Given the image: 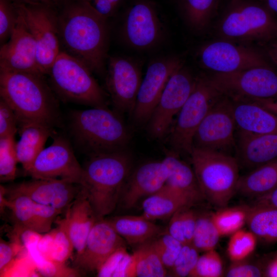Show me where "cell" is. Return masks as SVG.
<instances>
[{"label": "cell", "instance_id": "29", "mask_svg": "<svg viewBox=\"0 0 277 277\" xmlns=\"http://www.w3.org/2000/svg\"><path fill=\"white\" fill-rule=\"evenodd\" d=\"M277 188V158L240 176L236 192L257 197Z\"/></svg>", "mask_w": 277, "mask_h": 277}, {"label": "cell", "instance_id": "5", "mask_svg": "<svg viewBox=\"0 0 277 277\" xmlns=\"http://www.w3.org/2000/svg\"><path fill=\"white\" fill-rule=\"evenodd\" d=\"M228 1L216 25L221 39L238 43L266 42L277 37V20L261 3Z\"/></svg>", "mask_w": 277, "mask_h": 277}, {"label": "cell", "instance_id": "58", "mask_svg": "<svg viewBox=\"0 0 277 277\" xmlns=\"http://www.w3.org/2000/svg\"><path fill=\"white\" fill-rule=\"evenodd\" d=\"M7 189L3 185L0 186V211L3 213L5 208H7L8 199H6Z\"/></svg>", "mask_w": 277, "mask_h": 277}, {"label": "cell", "instance_id": "22", "mask_svg": "<svg viewBox=\"0 0 277 277\" xmlns=\"http://www.w3.org/2000/svg\"><path fill=\"white\" fill-rule=\"evenodd\" d=\"M236 158L252 170L277 158V134H260L238 130Z\"/></svg>", "mask_w": 277, "mask_h": 277}, {"label": "cell", "instance_id": "1", "mask_svg": "<svg viewBox=\"0 0 277 277\" xmlns=\"http://www.w3.org/2000/svg\"><path fill=\"white\" fill-rule=\"evenodd\" d=\"M56 12L61 50L83 62L92 72L103 74L109 43L107 20L77 0H66Z\"/></svg>", "mask_w": 277, "mask_h": 277}, {"label": "cell", "instance_id": "39", "mask_svg": "<svg viewBox=\"0 0 277 277\" xmlns=\"http://www.w3.org/2000/svg\"><path fill=\"white\" fill-rule=\"evenodd\" d=\"M15 136L0 137L1 182L14 180L18 162L16 152Z\"/></svg>", "mask_w": 277, "mask_h": 277}, {"label": "cell", "instance_id": "49", "mask_svg": "<svg viewBox=\"0 0 277 277\" xmlns=\"http://www.w3.org/2000/svg\"><path fill=\"white\" fill-rule=\"evenodd\" d=\"M242 261L233 262L227 270L228 277H259L263 276L264 271L258 265L244 262Z\"/></svg>", "mask_w": 277, "mask_h": 277}, {"label": "cell", "instance_id": "48", "mask_svg": "<svg viewBox=\"0 0 277 277\" xmlns=\"http://www.w3.org/2000/svg\"><path fill=\"white\" fill-rule=\"evenodd\" d=\"M34 203L40 232L46 233L51 230L52 223L62 212L52 206Z\"/></svg>", "mask_w": 277, "mask_h": 277}, {"label": "cell", "instance_id": "24", "mask_svg": "<svg viewBox=\"0 0 277 277\" xmlns=\"http://www.w3.org/2000/svg\"><path fill=\"white\" fill-rule=\"evenodd\" d=\"M20 138L15 148L18 162L26 172L44 148L47 140L55 133L53 127L47 124L29 122L18 124Z\"/></svg>", "mask_w": 277, "mask_h": 277}, {"label": "cell", "instance_id": "26", "mask_svg": "<svg viewBox=\"0 0 277 277\" xmlns=\"http://www.w3.org/2000/svg\"><path fill=\"white\" fill-rule=\"evenodd\" d=\"M163 160L169 170L166 185L193 205L205 199L192 167L181 160L177 153L173 151L167 153Z\"/></svg>", "mask_w": 277, "mask_h": 277}, {"label": "cell", "instance_id": "46", "mask_svg": "<svg viewBox=\"0 0 277 277\" xmlns=\"http://www.w3.org/2000/svg\"><path fill=\"white\" fill-rule=\"evenodd\" d=\"M17 120L9 105L0 98V137L15 136L18 130Z\"/></svg>", "mask_w": 277, "mask_h": 277}, {"label": "cell", "instance_id": "32", "mask_svg": "<svg viewBox=\"0 0 277 277\" xmlns=\"http://www.w3.org/2000/svg\"><path fill=\"white\" fill-rule=\"evenodd\" d=\"M137 246L131 254L134 262V276H167V270L162 263L151 241Z\"/></svg>", "mask_w": 277, "mask_h": 277}, {"label": "cell", "instance_id": "27", "mask_svg": "<svg viewBox=\"0 0 277 277\" xmlns=\"http://www.w3.org/2000/svg\"><path fill=\"white\" fill-rule=\"evenodd\" d=\"M106 220L126 242L131 245L137 246L150 241L164 232L143 215L116 216Z\"/></svg>", "mask_w": 277, "mask_h": 277}, {"label": "cell", "instance_id": "16", "mask_svg": "<svg viewBox=\"0 0 277 277\" xmlns=\"http://www.w3.org/2000/svg\"><path fill=\"white\" fill-rule=\"evenodd\" d=\"M164 26L157 9L148 0H138L127 10L122 27L124 41L136 49H147L163 37Z\"/></svg>", "mask_w": 277, "mask_h": 277}, {"label": "cell", "instance_id": "54", "mask_svg": "<svg viewBox=\"0 0 277 277\" xmlns=\"http://www.w3.org/2000/svg\"><path fill=\"white\" fill-rule=\"evenodd\" d=\"M253 206L277 208V188L256 197Z\"/></svg>", "mask_w": 277, "mask_h": 277}, {"label": "cell", "instance_id": "8", "mask_svg": "<svg viewBox=\"0 0 277 277\" xmlns=\"http://www.w3.org/2000/svg\"><path fill=\"white\" fill-rule=\"evenodd\" d=\"M224 95L210 76H196L193 89L178 113L169 136L172 151L190 154L193 137L199 126L210 109Z\"/></svg>", "mask_w": 277, "mask_h": 277}, {"label": "cell", "instance_id": "10", "mask_svg": "<svg viewBox=\"0 0 277 277\" xmlns=\"http://www.w3.org/2000/svg\"><path fill=\"white\" fill-rule=\"evenodd\" d=\"M15 2L19 14L35 41L39 68L46 75L62 51L57 30L56 9Z\"/></svg>", "mask_w": 277, "mask_h": 277}, {"label": "cell", "instance_id": "52", "mask_svg": "<svg viewBox=\"0 0 277 277\" xmlns=\"http://www.w3.org/2000/svg\"><path fill=\"white\" fill-rule=\"evenodd\" d=\"M17 233L19 235L23 246L26 250L36 247L42 236V233L16 224Z\"/></svg>", "mask_w": 277, "mask_h": 277}, {"label": "cell", "instance_id": "25", "mask_svg": "<svg viewBox=\"0 0 277 277\" xmlns=\"http://www.w3.org/2000/svg\"><path fill=\"white\" fill-rule=\"evenodd\" d=\"M66 211L70 235L76 254H78L84 250L89 233L97 220L82 187Z\"/></svg>", "mask_w": 277, "mask_h": 277}, {"label": "cell", "instance_id": "23", "mask_svg": "<svg viewBox=\"0 0 277 277\" xmlns=\"http://www.w3.org/2000/svg\"><path fill=\"white\" fill-rule=\"evenodd\" d=\"M232 101L238 130L254 133L277 134L276 115L253 101Z\"/></svg>", "mask_w": 277, "mask_h": 277}, {"label": "cell", "instance_id": "37", "mask_svg": "<svg viewBox=\"0 0 277 277\" xmlns=\"http://www.w3.org/2000/svg\"><path fill=\"white\" fill-rule=\"evenodd\" d=\"M34 262L37 271L44 276L75 277L80 276L78 270L67 266L65 263L46 259L38 251L37 247L27 250Z\"/></svg>", "mask_w": 277, "mask_h": 277}, {"label": "cell", "instance_id": "14", "mask_svg": "<svg viewBox=\"0 0 277 277\" xmlns=\"http://www.w3.org/2000/svg\"><path fill=\"white\" fill-rule=\"evenodd\" d=\"M199 57L202 65L214 73H231L269 64L257 50L223 39L204 45Z\"/></svg>", "mask_w": 277, "mask_h": 277}, {"label": "cell", "instance_id": "34", "mask_svg": "<svg viewBox=\"0 0 277 277\" xmlns=\"http://www.w3.org/2000/svg\"><path fill=\"white\" fill-rule=\"evenodd\" d=\"M8 194L10 197L8 199L7 208L11 210L17 222L16 224L41 233L37 220L34 201L23 194Z\"/></svg>", "mask_w": 277, "mask_h": 277}, {"label": "cell", "instance_id": "2", "mask_svg": "<svg viewBox=\"0 0 277 277\" xmlns=\"http://www.w3.org/2000/svg\"><path fill=\"white\" fill-rule=\"evenodd\" d=\"M45 75L0 68V96L19 123L36 122L53 127L60 122L57 100Z\"/></svg>", "mask_w": 277, "mask_h": 277}, {"label": "cell", "instance_id": "59", "mask_svg": "<svg viewBox=\"0 0 277 277\" xmlns=\"http://www.w3.org/2000/svg\"><path fill=\"white\" fill-rule=\"evenodd\" d=\"M265 275L267 276L277 277V258L269 264Z\"/></svg>", "mask_w": 277, "mask_h": 277}, {"label": "cell", "instance_id": "4", "mask_svg": "<svg viewBox=\"0 0 277 277\" xmlns=\"http://www.w3.org/2000/svg\"><path fill=\"white\" fill-rule=\"evenodd\" d=\"M69 126L75 145L88 155L125 149L130 140L124 123L107 107L73 111Z\"/></svg>", "mask_w": 277, "mask_h": 277}, {"label": "cell", "instance_id": "12", "mask_svg": "<svg viewBox=\"0 0 277 277\" xmlns=\"http://www.w3.org/2000/svg\"><path fill=\"white\" fill-rule=\"evenodd\" d=\"M195 78L184 65L171 76L147 122L148 132L151 137L161 138L166 135L174 117L190 95Z\"/></svg>", "mask_w": 277, "mask_h": 277}, {"label": "cell", "instance_id": "3", "mask_svg": "<svg viewBox=\"0 0 277 277\" xmlns=\"http://www.w3.org/2000/svg\"><path fill=\"white\" fill-rule=\"evenodd\" d=\"M85 163L80 185L97 220L111 213L118 204L130 174L132 160L125 149L91 154Z\"/></svg>", "mask_w": 277, "mask_h": 277}, {"label": "cell", "instance_id": "51", "mask_svg": "<svg viewBox=\"0 0 277 277\" xmlns=\"http://www.w3.org/2000/svg\"><path fill=\"white\" fill-rule=\"evenodd\" d=\"M19 243H9L0 240V272L3 271L14 259L22 248ZM24 247V246H23Z\"/></svg>", "mask_w": 277, "mask_h": 277}, {"label": "cell", "instance_id": "33", "mask_svg": "<svg viewBox=\"0 0 277 277\" xmlns=\"http://www.w3.org/2000/svg\"><path fill=\"white\" fill-rule=\"evenodd\" d=\"M185 206L177 210L170 217L167 232L183 245L192 242L197 215Z\"/></svg>", "mask_w": 277, "mask_h": 277}, {"label": "cell", "instance_id": "43", "mask_svg": "<svg viewBox=\"0 0 277 277\" xmlns=\"http://www.w3.org/2000/svg\"><path fill=\"white\" fill-rule=\"evenodd\" d=\"M223 274V263L219 254L209 250L199 256L196 264L189 276L219 277Z\"/></svg>", "mask_w": 277, "mask_h": 277}, {"label": "cell", "instance_id": "13", "mask_svg": "<svg viewBox=\"0 0 277 277\" xmlns=\"http://www.w3.org/2000/svg\"><path fill=\"white\" fill-rule=\"evenodd\" d=\"M52 143L37 156L26 174L33 179H63L81 185L83 169L68 140L54 133Z\"/></svg>", "mask_w": 277, "mask_h": 277}, {"label": "cell", "instance_id": "38", "mask_svg": "<svg viewBox=\"0 0 277 277\" xmlns=\"http://www.w3.org/2000/svg\"><path fill=\"white\" fill-rule=\"evenodd\" d=\"M256 238L251 231L241 229L232 234L227 247L230 259L236 262L248 257L255 248Z\"/></svg>", "mask_w": 277, "mask_h": 277}, {"label": "cell", "instance_id": "47", "mask_svg": "<svg viewBox=\"0 0 277 277\" xmlns=\"http://www.w3.org/2000/svg\"><path fill=\"white\" fill-rule=\"evenodd\" d=\"M93 12L108 19L117 11L123 0H77Z\"/></svg>", "mask_w": 277, "mask_h": 277}, {"label": "cell", "instance_id": "42", "mask_svg": "<svg viewBox=\"0 0 277 277\" xmlns=\"http://www.w3.org/2000/svg\"><path fill=\"white\" fill-rule=\"evenodd\" d=\"M199 252L192 243L183 245L172 267L168 270L167 276H189L200 256Z\"/></svg>", "mask_w": 277, "mask_h": 277}, {"label": "cell", "instance_id": "60", "mask_svg": "<svg viewBox=\"0 0 277 277\" xmlns=\"http://www.w3.org/2000/svg\"><path fill=\"white\" fill-rule=\"evenodd\" d=\"M273 14H277V0H258Z\"/></svg>", "mask_w": 277, "mask_h": 277}, {"label": "cell", "instance_id": "40", "mask_svg": "<svg viewBox=\"0 0 277 277\" xmlns=\"http://www.w3.org/2000/svg\"><path fill=\"white\" fill-rule=\"evenodd\" d=\"M57 227L51 259L65 263L71 256L74 246L70 235L67 220L66 217L56 221Z\"/></svg>", "mask_w": 277, "mask_h": 277}, {"label": "cell", "instance_id": "55", "mask_svg": "<svg viewBox=\"0 0 277 277\" xmlns=\"http://www.w3.org/2000/svg\"><path fill=\"white\" fill-rule=\"evenodd\" d=\"M16 2L33 5H40L55 9L60 7L66 0H14Z\"/></svg>", "mask_w": 277, "mask_h": 277}, {"label": "cell", "instance_id": "45", "mask_svg": "<svg viewBox=\"0 0 277 277\" xmlns=\"http://www.w3.org/2000/svg\"><path fill=\"white\" fill-rule=\"evenodd\" d=\"M36 265L29 255L14 259L3 271L1 276H32L36 275Z\"/></svg>", "mask_w": 277, "mask_h": 277}, {"label": "cell", "instance_id": "28", "mask_svg": "<svg viewBox=\"0 0 277 277\" xmlns=\"http://www.w3.org/2000/svg\"><path fill=\"white\" fill-rule=\"evenodd\" d=\"M193 204L187 198L165 185L143 202V215L151 221L170 218L179 209Z\"/></svg>", "mask_w": 277, "mask_h": 277}, {"label": "cell", "instance_id": "7", "mask_svg": "<svg viewBox=\"0 0 277 277\" xmlns=\"http://www.w3.org/2000/svg\"><path fill=\"white\" fill-rule=\"evenodd\" d=\"M61 99L94 107H107L106 94L83 62L61 51L47 74Z\"/></svg>", "mask_w": 277, "mask_h": 277}, {"label": "cell", "instance_id": "18", "mask_svg": "<svg viewBox=\"0 0 277 277\" xmlns=\"http://www.w3.org/2000/svg\"><path fill=\"white\" fill-rule=\"evenodd\" d=\"M126 241L104 219L97 220L88 236L83 252L76 254L74 265L87 272L97 271L116 250L126 247Z\"/></svg>", "mask_w": 277, "mask_h": 277}, {"label": "cell", "instance_id": "35", "mask_svg": "<svg viewBox=\"0 0 277 277\" xmlns=\"http://www.w3.org/2000/svg\"><path fill=\"white\" fill-rule=\"evenodd\" d=\"M220 236L211 215H197L192 244L199 251L214 249Z\"/></svg>", "mask_w": 277, "mask_h": 277}, {"label": "cell", "instance_id": "11", "mask_svg": "<svg viewBox=\"0 0 277 277\" xmlns=\"http://www.w3.org/2000/svg\"><path fill=\"white\" fill-rule=\"evenodd\" d=\"M236 128L232 101L223 95L199 126L193 137V147L231 155L236 151Z\"/></svg>", "mask_w": 277, "mask_h": 277}, {"label": "cell", "instance_id": "44", "mask_svg": "<svg viewBox=\"0 0 277 277\" xmlns=\"http://www.w3.org/2000/svg\"><path fill=\"white\" fill-rule=\"evenodd\" d=\"M18 17L14 0H0V43L2 45L10 38Z\"/></svg>", "mask_w": 277, "mask_h": 277}, {"label": "cell", "instance_id": "50", "mask_svg": "<svg viewBox=\"0 0 277 277\" xmlns=\"http://www.w3.org/2000/svg\"><path fill=\"white\" fill-rule=\"evenodd\" d=\"M126 247L116 250L98 270V276H112L122 260L127 253Z\"/></svg>", "mask_w": 277, "mask_h": 277}, {"label": "cell", "instance_id": "53", "mask_svg": "<svg viewBox=\"0 0 277 277\" xmlns=\"http://www.w3.org/2000/svg\"><path fill=\"white\" fill-rule=\"evenodd\" d=\"M55 229L46 232L40 239L37 246L40 253L45 258L51 259Z\"/></svg>", "mask_w": 277, "mask_h": 277}, {"label": "cell", "instance_id": "9", "mask_svg": "<svg viewBox=\"0 0 277 277\" xmlns=\"http://www.w3.org/2000/svg\"><path fill=\"white\" fill-rule=\"evenodd\" d=\"M210 77L222 93L233 101L277 99V73L269 64Z\"/></svg>", "mask_w": 277, "mask_h": 277}, {"label": "cell", "instance_id": "15", "mask_svg": "<svg viewBox=\"0 0 277 277\" xmlns=\"http://www.w3.org/2000/svg\"><path fill=\"white\" fill-rule=\"evenodd\" d=\"M142 81L136 61L120 56L108 58L106 86L116 112L131 114Z\"/></svg>", "mask_w": 277, "mask_h": 277}, {"label": "cell", "instance_id": "19", "mask_svg": "<svg viewBox=\"0 0 277 277\" xmlns=\"http://www.w3.org/2000/svg\"><path fill=\"white\" fill-rule=\"evenodd\" d=\"M18 13L10 38L1 46L0 68L44 74L38 65L35 41L18 11Z\"/></svg>", "mask_w": 277, "mask_h": 277}, {"label": "cell", "instance_id": "30", "mask_svg": "<svg viewBox=\"0 0 277 277\" xmlns=\"http://www.w3.org/2000/svg\"><path fill=\"white\" fill-rule=\"evenodd\" d=\"M246 209L250 231L266 242L277 241V208L253 206Z\"/></svg>", "mask_w": 277, "mask_h": 277}, {"label": "cell", "instance_id": "17", "mask_svg": "<svg viewBox=\"0 0 277 277\" xmlns=\"http://www.w3.org/2000/svg\"><path fill=\"white\" fill-rule=\"evenodd\" d=\"M183 65V60L175 56L159 58L149 65L131 113L134 122H148L170 77Z\"/></svg>", "mask_w": 277, "mask_h": 277}, {"label": "cell", "instance_id": "56", "mask_svg": "<svg viewBox=\"0 0 277 277\" xmlns=\"http://www.w3.org/2000/svg\"><path fill=\"white\" fill-rule=\"evenodd\" d=\"M251 101L257 103L277 116V99L257 100Z\"/></svg>", "mask_w": 277, "mask_h": 277}, {"label": "cell", "instance_id": "31", "mask_svg": "<svg viewBox=\"0 0 277 277\" xmlns=\"http://www.w3.org/2000/svg\"><path fill=\"white\" fill-rule=\"evenodd\" d=\"M181 9L188 25L201 32L209 26L215 16L219 0H180Z\"/></svg>", "mask_w": 277, "mask_h": 277}, {"label": "cell", "instance_id": "41", "mask_svg": "<svg viewBox=\"0 0 277 277\" xmlns=\"http://www.w3.org/2000/svg\"><path fill=\"white\" fill-rule=\"evenodd\" d=\"M151 242L168 272L172 267L183 245L167 231Z\"/></svg>", "mask_w": 277, "mask_h": 277}, {"label": "cell", "instance_id": "36", "mask_svg": "<svg viewBox=\"0 0 277 277\" xmlns=\"http://www.w3.org/2000/svg\"><path fill=\"white\" fill-rule=\"evenodd\" d=\"M211 216L220 235H228L241 229L246 222L247 209L242 207L224 208Z\"/></svg>", "mask_w": 277, "mask_h": 277}, {"label": "cell", "instance_id": "6", "mask_svg": "<svg viewBox=\"0 0 277 277\" xmlns=\"http://www.w3.org/2000/svg\"><path fill=\"white\" fill-rule=\"evenodd\" d=\"M192 168L205 199L225 207L235 193L240 178L239 164L232 155L193 147Z\"/></svg>", "mask_w": 277, "mask_h": 277}, {"label": "cell", "instance_id": "57", "mask_svg": "<svg viewBox=\"0 0 277 277\" xmlns=\"http://www.w3.org/2000/svg\"><path fill=\"white\" fill-rule=\"evenodd\" d=\"M268 56L277 65V41L272 42L266 48Z\"/></svg>", "mask_w": 277, "mask_h": 277}, {"label": "cell", "instance_id": "21", "mask_svg": "<svg viewBox=\"0 0 277 277\" xmlns=\"http://www.w3.org/2000/svg\"><path fill=\"white\" fill-rule=\"evenodd\" d=\"M168 175L169 170L163 160L141 165L128 177L118 204H122L126 209L134 207L142 198L161 189L165 185Z\"/></svg>", "mask_w": 277, "mask_h": 277}, {"label": "cell", "instance_id": "20", "mask_svg": "<svg viewBox=\"0 0 277 277\" xmlns=\"http://www.w3.org/2000/svg\"><path fill=\"white\" fill-rule=\"evenodd\" d=\"M81 186L63 179H33L19 183L8 193L23 194L34 202L52 206L62 213L76 197Z\"/></svg>", "mask_w": 277, "mask_h": 277}]
</instances>
